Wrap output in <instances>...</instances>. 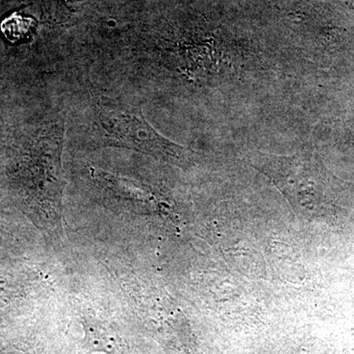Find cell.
I'll list each match as a JSON object with an SVG mask.
<instances>
[{
    "mask_svg": "<svg viewBox=\"0 0 354 354\" xmlns=\"http://www.w3.org/2000/svg\"><path fill=\"white\" fill-rule=\"evenodd\" d=\"M92 111V132L102 145L125 147L169 158H183L188 153L183 147L162 136L136 104L100 97Z\"/></svg>",
    "mask_w": 354,
    "mask_h": 354,
    "instance_id": "1",
    "label": "cell"
},
{
    "mask_svg": "<svg viewBox=\"0 0 354 354\" xmlns=\"http://www.w3.org/2000/svg\"><path fill=\"white\" fill-rule=\"evenodd\" d=\"M86 346L95 353L106 354H120L123 346L118 335L106 325L97 321H85Z\"/></svg>",
    "mask_w": 354,
    "mask_h": 354,
    "instance_id": "2",
    "label": "cell"
},
{
    "mask_svg": "<svg viewBox=\"0 0 354 354\" xmlns=\"http://www.w3.org/2000/svg\"><path fill=\"white\" fill-rule=\"evenodd\" d=\"M34 21L32 18L26 17L21 14H13L10 17L3 21L1 25L2 31L10 39L24 38L31 32Z\"/></svg>",
    "mask_w": 354,
    "mask_h": 354,
    "instance_id": "3",
    "label": "cell"
}]
</instances>
